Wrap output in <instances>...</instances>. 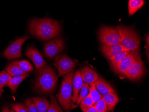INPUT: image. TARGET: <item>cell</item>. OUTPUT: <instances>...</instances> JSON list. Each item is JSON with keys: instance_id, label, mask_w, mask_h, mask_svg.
I'll return each mask as SVG.
<instances>
[{"instance_id": "obj_1", "label": "cell", "mask_w": 149, "mask_h": 112, "mask_svg": "<svg viewBox=\"0 0 149 112\" xmlns=\"http://www.w3.org/2000/svg\"><path fill=\"white\" fill-rule=\"evenodd\" d=\"M29 30L33 36L46 40L57 37L61 32V27L56 20L48 18H36L30 21Z\"/></svg>"}, {"instance_id": "obj_11", "label": "cell", "mask_w": 149, "mask_h": 112, "mask_svg": "<svg viewBox=\"0 0 149 112\" xmlns=\"http://www.w3.org/2000/svg\"><path fill=\"white\" fill-rule=\"evenodd\" d=\"M25 55L32 61L36 66L37 72H38L40 69L47 65L41 54L34 47L32 46L28 47L25 52Z\"/></svg>"}, {"instance_id": "obj_22", "label": "cell", "mask_w": 149, "mask_h": 112, "mask_svg": "<svg viewBox=\"0 0 149 112\" xmlns=\"http://www.w3.org/2000/svg\"><path fill=\"white\" fill-rule=\"evenodd\" d=\"M89 95L93 101V105L103 98L102 95H101L97 90L94 83L90 84V87H89Z\"/></svg>"}, {"instance_id": "obj_8", "label": "cell", "mask_w": 149, "mask_h": 112, "mask_svg": "<svg viewBox=\"0 0 149 112\" xmlns=\"http://www.w3.org/2000/svg\"><path fill=\"white\" fill-rule=\"evenodd\" d=\"M64 48L63 39L61 38H57L45 44L44 52L47 58L52 59L57 57Z\"/></svg>"}, {"instance_id": "obj_20", "label": "cell", "mask_w": 149, "mask_h": 112, "mask_svg": "<svg viewBox=\"0 0 149 112\" xmlns=\"http://www.w3.org/2000/svg\"><path fill=\"white\" fill-rule=\"evenodd\" d=\"M130 51H123L108 58L110 61L111 67L114 70L117 69L120 62L128 54L130 53Z\"/></svg>"}, {"instance_id": "obj_33", "label": "cell", "mask_w": 149, "mask_h": 112, "mask_svg": "<svg viewBox=\"0 0 149 112\" xmlns=\"http://www.w3.org/2000/svg\"><path fill=\"white\" fill-rule=\"evenodd\" d=\"M2 112H10V110L9 108V107L6 106L3 108Z\"/></svg>"}, {"instance_id": "obj_14", "label": "cell", "mask_w": 149, "mask_h": 112, "mask_svg": "<svg viewBox=\"0 0 149 112\" xmlns=\"http://www.w3.org/2000/svg\"><path fill=\"white\" fill-rule=\"evenodd\" d=\"M94 84L99 92L103 96L109 93H115L114 89L101 76L99 77Z\"/></svg>"}, {"instance_id": "obj_12", "label": "cell", "mask_w": 149, "mask_h": 112, "mask_svg": "<svg viewBox=\"0 0 149 112\" xmlns=\"http://www.w3.org/2000/svg\"><path fill=\"white\" fill-rule=\"evenodd\" d=\"M100 50L107 58L113 57L118 53L129 51L120 44H104L100 46Z\"/></svg>"}, {"instance_id": "obj_27", "label": "cell", "mask_w": 149, "mask_h": 112, "mask_svg": "<svg viewBox=\"0 0 149 112\" xmlns=\"http://www.w3.org/2000/svg\"><path fill=\"white\" fill-rule=\"evenodd\" d=\"M18 65L23 71L26 73L31 72L33 70V68L29 61L27 60H20L17 61Z\"/></svg>"}, {"instance_id": "obj_16", "label": "cell", "mask_w": 149, "mask_h": 112, "mask_svg": "<svg viewBox=\"0 0 149 112\" xmlns=\"http://www.w3.org/2000/svg\"><path fill=\"white\" fill-rule=\"evenodd\" d=\"M17 61H11L6 66L4 69V70L10 74L12 77L24 75L27 73L20 68Z\"/></svg>"}, {"instance_id": "obj_6", "label": "cell", "mask_w": 149, "mask_h": 112, "mask_svg": "<svg viewBox=\"0 0 149 112\" xmlns=\"http://www.w3.org/2000/svg\"><path fill=\"white\" fill-rule=\"evenodd\" d=\"M76 61L65 54H62L56 57L53 65L58 70V75H63L73 70L76 66Z\"/></svg>"}, {"instance_id": "obj_5", "label": "cell", "mask_w": 149, "mask_h": 112, "mask_svg": "<svg viewBox=\"0 0 149 112\" xmlns=\"http://www.w3.org/2000/svg\"><path fill=\"white\" fill-rule=\"evenodd\" d=\"M100 42L104 44H120L121 39L116 27L104 26L98 32Z\"/></svg>"}, {"instance_id": "obj_10", "label": "cell", "mask_w": 149, "mask_h": 112, "mask_svg": "<svg viewBox=\"0 0 149 112\" xmlns=\"http://www.w3.org/2000/svg\"><path fill=\"white\" fill-rule=\"evenodd\" d=\"M141 57L140 49L130 51L120 62L115 72L123 74L135 61Z\"/></svg>"}, {"instance_id": "obj_15", "label": "cell", "mask_w": 149, "mask_h": 112, "mask_svg": "<svg viewBox=\"0 0 149 112\" xmlns=\"http://www.w3.org/2000/svg\"><path fill=\"white\" fill-rule=\"evenodd\" d=\"M80 71L84 83L88 85L94 83L98 78V74L97 72L87 66L81 68Z\"/></svg>"}, {"instance_id": "obj_23", "label": "cell", "mask_w": 149, "mask_h": 112, "mask_svg": "<svg viewBox=\"0 0 149 112\" xmlns=\"http://www.w3.org/2000/svg\"><path fill=\"white\" fill-rule=\"evenodd\" d=\"M11 78V76L5 70L0 72V87L3 89L6 87L8 86V83Z\"/></svg>"}, {"instance_id": "obj_30", "label": "cell", "mask_w": 149, "mask_h": 112, "mask_svg": "<svg viewBox=\"0 0 149 112\" xmlns=\"http://www.w3.org/2000/svg\"><path fill=\"white\" fill-rule=\"evenodd\" d=\"M26 106L28 108L29 112H38L35 104L32 99L28 98L25 102Z\"/></svg>"}, {"instance_id": "obj_4", "label": "cell", "mask_w": 149, "mask_h": 112, "mask_svg": "<svg viewBox=\"0 0 149 112\" xmlns=\"http://www.w3.org/2000/svg\"><path fill=\"white\" fill-rule=\"evenodd\" d=\"M121 39V45L129 51H133L139 49L140 37L139 34L132 28L123 25L117 26Z\"/></svg>"}, {"instance_id": "obj_31", "label": "cell", "mask_w": 149, "mask_h": 112, "mask_svg": "<svg viewBox=\"0 0 149 112\" xmlns=\"http://www.w3.org/2000/svg\"><path fill=\"white\" fill-rule=\"evenodd\" d=\"M149 34H147L146 36V44L145 49H146V53L147 56V59H149Z\"/></svg>"}, {"instance_id": "obj_29", "label": "cell", "mask_w": 149, "mask_h": 112, "mask_svg": "<svg viewBox=\"0 0 149 112\" xmlns=\"http://www.w3.org/2000/svg\"><path fill=\"white\" fill-rule=\"evenodd\" d=\"M11 108L15 112H29L26 106L21 104H11Z\"/></svg>"}, {"instance_id": "obj_21", "label": "cell", "mask_w": 149, "mask_h": 112, "mask_svg": "<svg viewBox=\"0 0 149 112\" xmlns=\"http://www.w3.org/2000/svg\"><path fill=\"white\" fill-rule=\"evenodd\" d=\"M144 4L145 1L143 0H129L128 2V11L129 15H134Z\"/></svg>"}, {"instance_id": "obj_24", "label": "cell", "mask_w": 149, "mask_h": 112, "mask_svg": "<svg viewBox=\"0 0 149 112\" xmlns=\"http://www.w3.org/2000/svg\"><path fill=\"white\" fill-rule=\"evenodd\" d=\"M80 93L77 99V105H79L80 104L81 101H82L85 97H87V95L89 94V85L87 83H84L82 87L80 90Z\"/></svg>"}, {"instance_id": "obj_7", "label": "cell", "mask_w": 149, "mask_h": 112, "mask_svg": "<svg viewBox=\"0 0 149 112\" xmlns=\"http://www.w3.org/2000/svg\"><path fill=\"white\" fill-rule=\"evenodd\" d=\"M30 38L29 36H25L20 37L11 44L3 53V57L8 60H13L22 56V48L25 41Z\"/></svg>"}, {"instance_id": "obj_32", "label": "cell", "mask_w": 149, "mask_h": 112, "mask_svg": "<svg viewBox=\"0 0 149 112\" xmlns=\"http://www.w3.org/2000/svg\"><path fill=\"white\" fill-rule=\"evenodd\" d=\"M85 112H97V111L94 106H93L88 108Z\"/></svg>"}, {"instance_id": "obj_19", "label": "cell", "mask_w": 149, "mask_h": 112, "mask_svg": "<svg viewBox=\"0 0 149 112\" xmlns=\"http://www.w3.org/2000/svg\"><path fill=\"white\" fill-rule=\"evenodd\" d=\"M103 99L106 104L107 111L113 110L119 101L118 97L116 93H109L103 96Z\"/></svg>"}, {"instance_id": "obj_34", "label": "cell", "mask_w": 149, "mask_h": 112, "mask_svg": "<svg viewBox=\"0 0 149 112\" xmlns=\"http://www.w3.org/2000/svg\"><path fill=\"white\" fill-rule=\"evenodd\" d=\"M3 89H1V87H0V96H1L2 95V93H3Z\"/></svg>"}, {"instance_id": "obj_3", "label": "cell", "mask_w": 149, "mask_h": 112, "mask_svg": "<svg viewBox=\"0 0 149 112\" xmlns=\"http://www.w3.org/2000/svg\"><path fill=\"white\" fill-rule=\"evenodd\" d=\"M74 70L64 75L59 92L56 95L58 100L67 112L75 107L72 101V81Z\"/></svg>"}, {"instance_id": "obj_28", "label": "cell", "mask_w": 149, "mask_h": 112, "mask_svg": "<svg viewBox=\"0 0 149 112\" xmlns=\"http://www.w3.org/2000/svg\"><path fill=\"white\" fill-rule=\"evenodd\" d=\"M94 106L97 109V112H107V108L106 104L104 100L102 98L97 102L94 105Z\"/></svg>"}, {"instance_id": "obj_26", "label": "cell", "mask_w": 149, "mask_h": 112, "mask_svg": "<svg viewBox=\"0 0 149 112\" xmlns=\"http://www.w3.org/2000/svg\"><path fill=\"white\" fill-rule=\"evenodd\" d=\"M47 112H63L53 96H51L50 106Z\"/></svg>"}, {"instance_id": "obj_25", "label": "cell", "mask_w": 149, "mask_h": 112, "mask_svg": "<svg viewBox=\"0 0 149 112\" xmlns=\"http://www.w3.org/2000/svg\"><path fill=\"white\" fill-rule=\"evenodd\" d=\"M93 106V101L89 94L81 101L80 103V107L83 112H85L88 108Z\"/></svg>"}, {"instance_id": "obj_13", "label": "cell", "mask_w": 149, "mask_h": 112, "mask_svg": "<svg viewBox=\"0 0 149 112\" xmlns=\"http://www.w3.org/2000/svg\"><path fill=\"white\" fill-rule=\"evenodd\" d=\"M83 84V80L81 76L80 71L78 70L74 74L72 81V86L73 91V94L72 97V101L73 103L77 101L79 96V93L82 87Z\"/></svg>"}, {"instance_id": "obj_35", "label": "cell", "mask_w": 149, "mask_h": 112, "mask_svg": "<svg viewBox=\"0 0 149 112\" xmlns=\"http://www.w3.org/2000/svg\"><path fill=\"white\" fill-rule=\"evenodd\" d=\"M10 112H14V111H13V110H12H12H10Z\"/></svg>"}, {"instance_id": "obj_18", "label": "cell", "mask_w": 149, "mask_h": 112, "mask_svg": "<svg viewBox=\"0 0 149 112\" xmlns=\"http://www.w3.org/2000/svg\"><path fill=\"white\" fill-rule=\"evenodd\" d=\"M32 100L35 104L38 112H47L50 106L49 101L43 98L34 97Z\"/></svg>"}, {"instance_id": "obj_9", "label": "cell", "mask_w": 149, "mask_h": 112, "mask_svg": "<svg viewBox=\"0 0 149 112\" xmlns=\"http://www.w3.org/2000/svg\"><path fill=\"white\" fill-rule=\"evenodd\" d=\"M145 73L144 65L141 57L128 68L123 75L128 79L135 81L143 77Z\"/></svg>"}, {"instance_id": "obj_17", "label": "cell", "mask_w": 149, "mask_h": 112, "mask_svg": "<svg viewBox=\"0 0 149 112\" xmlns=\"http://www.w3.org/2000/svg\"><path fill=\"white\" fill-rule=\"evenodd\" d=\"M30 75V74L26 73L24 75L12 77L8 85V87L11 91L12 94H14L15 93L20 83L23 81V80Z\"/></svg>"}, {"instance_id": "obj_2", "label": "cell", "mask_w": 149, "mask_h": 112, "mask_svg": "<svg viewBox=\"0 0 149 112\" xmlns=\"http://www.w3.org/2000/svg\"><path fill=\"white\" fill-rule=\"evenodd\" d=\"M57 80L58 76L55 70L46 65L38 71L34 89L38 93L51 94L55 90Z\"/></svg>"}]
</instances>
